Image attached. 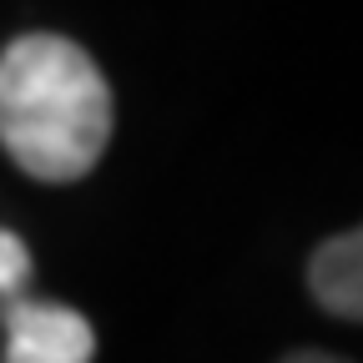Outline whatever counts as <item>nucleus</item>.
<instances>
[{
	"label": "nucleus",
	"instance_id": "f03ea898",
	"mask_svg": "<svg viewBox=\"0 0 363 363\" xmlns=\"http://www.w3.org/2000/svg\"><path fill=\"white\" fill-rule=\"evenodd\" d=\"M96 328L66 303H11L6 308V363H91Z\"/></svg>",
	"mask_w": 363,
	"mask_h": 363
},
{
	"label": "nucleus",
	"instance_id": "7ed1b4c3",
	"mask_svg": "<svg viewBox=\"0 0 363 363\" xmlns=\"http://www.w3.org/2000/svg\"><path fill=\"white\" fill-rule=\"evenodd\" d=\"M308 288L333 318H353L363 313V238L358 233H338L308 262Z\"/></svg>",
	"mask_w": 363,
	"mask_h": 363
},
{
	"label": "nucleus",
	"instance_id": "39448f33",
	"mask_svg": "<svg viewBox=\"0 0 363 363\" xmlns=\"http://www.w3.org/2000/svg\"><path fill=\"white\" fill-rule=\"evenodd\" d=\"M283 363H343V358H333V353H313V348H303V353H288Z\"/></svg>",
	"mask_w": 363,
	"mask_h": 363
},
{
	"label": "nucleus",
	"instance_id": "20e7f679",
	"mask_svg": "<svg viewBox=\"0 0 363 363\" xmlns=\"http://www.w3.org/2000/svg\"><path fill=\"white\" fill-rule=\"evenodd\" d=\"M26 278H30V247H26L16 233L0 227V293L26 288Z\"/></svg>",
	"mask_w": 363,
	"mask_h": 363
},
{
	"label": "nucleus",
	"instance_id": "f257e3e1",
	"mask_svg": "<svg viewBox=\"0 0 363 363\" xmlns=\"http://www.w3.org/2000/svg\"><path fill=\"white\" fill-rule=\"evenodd\" d=\"M111 142V86L76 40L16 35L0 51V147L35 182H81Z\"/></svg>",
	"mask_w": 363,
	"mask_h": 363
}]
</instances>
